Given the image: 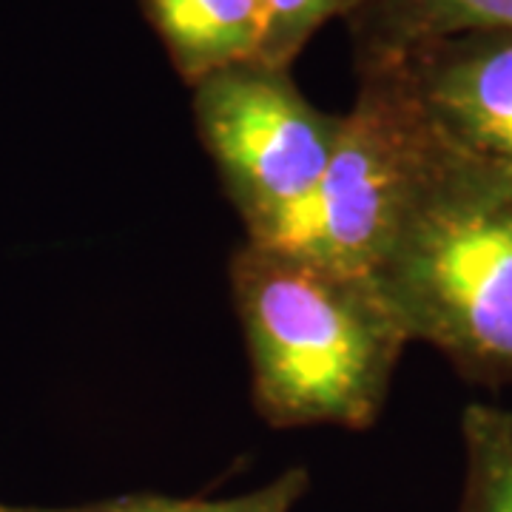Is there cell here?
<instances>
[{
    "mask_svg": "<svg viewBox=\"0 0 512 512\" xmlns=\"http://www.w3.org/2000/svg\"><path fill=\"white\" fill-rule=\"evenodd\" d=\"M231 291L256 413L271 427L365 430L379 419L410 336L370 276L245 239Z\"/></svg>",
    "mask_w": 512,
    "mask_h": 512,
    "instance_id": "obj_1",
    "label": "cell"
},
{
    "mask_svg": "<svg viewBox=\"0 0 512 512\" xmlns=\"http://www.w3.org/2000/svg\"><path fill=\"white\" fill-rule=\"evenodd\" d=\"M370 279L410 342L470 382L512 387V185L439 148Z\"/></svg>",
    "mask_w": 512,
    "mask_h": 512,
    "instance_id": "obj_2",
    "label": "cell"
},
{
    "mask_svg": "<svg viewBox=\"0 0 512 512\" xmlns=\"http://www.w3.org/2000/svg\"><path fill=\"white\" fill-rule=\"evenodd\" d=\"M359 74L342 137L311 197L265 239L348 274L376 268L439 146L384 69Z\"/></svg>",
    "mask_w": 512,
    "mask_h": 512,
    "instance_id": "obj_3",
    "label": "cell"
},
{
    "mask_svg": "<svg viewBox=\"0 0 512 512\" xmlns=\"http://www.w3.org/2000/svg\"><path fill=\"white\" fill-rule=\"evenodd\" d=\"M191 111L245 239H265L311 197L345 123V114L313 106L291 69L262 60L194 83Z\"/></svg>",
    "mask_w": 512,
    "mask_h": 512,
    "instance_id": "obj_4",
    "label": "cell"
},
{
    "mask_svg": "<svg viewBox=\"0 0 512 512\" xmlns=\"http://www.w3.org/2000/svg\"><path fill=\"white\" fill-rule=\"evenodd\" d=\"M370 69L390 72L450 160L512 185V35L441 37Z\"/></svg>",
    "mask_w": 512,
    "mask_h": 512,
    "instance_id": "obj_5",
    "label": "cell"
},
{
    "mask_svg": "<svg viewBox=\"0 0 512 512\" xmlns=\"http://www.w3.org/2000/svg\"><path fill=\"white\" fill-rule=\"evenodd\" d=\"M143 12L188 89L222 69L262 60L268 0H143Z\"/></svg>",
    "mask_w": 512,
    "mask_h": 512,
    "instance_id": "obj_6",
    "label": "cell"
},
{
    "mask_svg": "<svg viewBox=\"0 0 512 512\" xmlns=\"http://www.w3.org/2000/svg\"><path fill=\"white\" fill-rule=\"evenodd\" d=\"M356 72L453 35H512V0H365L348 18Z\"/></svg>",
    "mask_w": 512,
    "mask_h": 512,
    "instance_id": "obj_7",
    "label": "cell"
},
{
    "mask_svg": "<svg viewBox=\"0 0 512 512\" xmlns=\"http://www.w3.org/2000/svg\"><path fill=\"white\" fill-rule=\"evenodd\" d=\"M461 439L467 467L458 512H512V407L467 404Z\"/></svg>",
    "mask_w": 512,
    "mask_h": 512,
    "instance_id": "obj_8",
    "label": "cell"
},
{
    "mask_svg": "<svg viewBox=\"0 0 512 512\" xmlns=\"http://www.w3.org/2000/svg\"><path fill=\"white\" fill-rule=\"evenodd\" d=\"M308 487H311L308 470L291 467L279 473L271 484L231 498H168L154 493L117 495L86 507H72V512H293L302 495L308 493Z\"/></svg>",
    "mask_w": 512,
    "mask_h": 512,
    "instance_id": "obj_9",
    "label": "cell"
},
{
    "mask_svg": "<svg viewBox=\"0 0 512 512\" xmlns=\"http://www.w3.org/2000/svg\"><path fill=\"white\" fill-rule=\"evenodd\" d=\"M365 0H268L262 63L291 69L299 52L328 20H345Z\"/></svg>",
    "mask_w": 512,
    "mask_h": 512,
    "instance_id": "obj_10",
    "label": "cell"
},
{
    "mask_svg": "<svg viewBox=\"0 0 512 512\" xmlns=\"http://www.w3.org/2000/svg\"><path fill=\"white\" fill-rule=\"evenodd\" d=\"M9 512H72V510H37V507H9Z\"/></svg>",
    "mask_w": 512,
    "mask_h": 512,
    "instance_id": "obj_11",
    "label": "cell"
},
{
    "mask_svg": "<svg viewBox=\"0 0 512 512\" xmlns=\"http://www.w3.org/2000/svg\"><path fill=\"white\" fill-rule=\"evenodd\" d=\"M0 512H9V507H6V504H0Z\"/></svg>",
    "mask_w": 512,
    "mask_h": 512,
    "instance_id": "obj_12",
    "label": "cell"
}]
</instances>
